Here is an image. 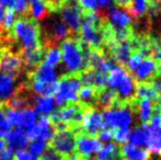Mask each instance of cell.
I'll return each mask as SVG.
<instances>
[{
    "label": "cell",
    "mask_w": 161,
    "mask_h": 160,
    "mask_svg": "<svg viewBox=\"0 0 161 160\" xmlns=\"http://www.w3.org/2000/svg\"><path fill=\"white\" fill-rule=\"evenodd\" d=\"M12 130V124L6 118L0 119V138H6Z\"/></svg>",
    "instance_id": "obj_31"
},
{
    "label": "cell",
    "mask_w": 161,
    "mask_h": 160,
    "mask_svg": "<svg viewBox=\"0 0 161 160\" xmlns=\"http://www.w3.org/2000/svg\"><path fill=\"white\" fill-rule=\"evenodd\" d=\"M133 74V78L136 82H150L156 77L161 76V68L151 56H147Z\"/></svg>",
    "instance_id": "obj_9"
},
{
    "label": "cell",
    "mask_w": 161,
    "mask_h": 160,
    "mask_svg": "<svg viewBox=\"0 0 161 160\" xmlns=\"http://www.w3.org/2000/svg\"><path fill=\"white\" fill-rule=\"evenodd\" d=\"M129 133H130V130L127 127L125 128H115L113 130V138L115 139L116 144H125L128 139Z\"/></svg>",
    "instance_id": "obj_28"
},
{
    "label": "cell",
    "mask_w": 161,
    "mask_h": 160,
    "mask_svg": "<svg viewBox=\"0 0 161 160\" xmlns=\"http://www.w3.org/2000/svg\"><path fill=\"white\" fill-rule=\"evenodd\" d=\"M29 81H36L43 83H56L57 82V74L54 68L47 66L46 64L42 63L33 73L26 75Z\"/></svg>",
    "instance_id": "obj_11"
},
{
    "label": "cell",
    "mask_w": 161,
    "mask_h": 160,
    "mask_svg": "<svg viewBox=\"0 0 161 160\" xmlns=\"http://www.w3.org/2000/svg\"><path fill=\"white\" fill-rule=\"evenodd\" d=\"M7 144L9 146V149L11 152H19L24 150L29 146V137L26 136L25 132L20 128H15L14 130H11V133L6 137Z\"/></svg>",
    "instance_id": "obj_15"
},
{
    "label": "cell",
    "mask_w": 161,
    "mask_h": 160,
    "mask_svg": "<svg viewBox=\"0 0 161 160\" xmlns=\"http://www.w3.org/2000/svg\"><path fill=\"white\" fill-rule=\"evenodd\" d=\"M111 0H97V7H101L102 9H106L108 7H110Z\"/></svg>",
    "instance_id": "obj_36"
},
{
    "label": "cell",
    "mask_w": 161,
    "mask_h": 160,
    "mask_svg": "<svg viewBox=\"0 0 161 160\" xmlns=\"http://www.w3.org/2000/svg\"><path fill=\"white\" fill-rule=\"evenodd\" d=\"M159 107H160V114H161V97L159 99Z\"/></svg>",
    "instance_id": "obj_43"
},
{
    "label": "cell",
    "mask_w": 161,
    "mask_h": 160,
    "mask_svg": "<svg viewBox=\"0 0 161 160\" xmlns=\"http://www.w3.org/2000/svg\"><path fill=\"white\" fill-rule=\"evenodd\" d=\"M3 14H4V9H3V7L0 4V24H1L2 19H3Z\"/></svg>",
    "instance_id": "obj_39"
},
{
    "label": "cell",
    "mask_w": 161,
    "mask_h": 160,
    "mask_svg": "<svg viewBox=\"0 0 161 160\" xmlns=\"http://www.w3.org/2000/svg\"><path fill=\"white\" fill-rule=\"evenodd\" d=\"M64 160H85V159L80 158V157H79V156H77V155H75V156L69 157V158H65Z\"/></svg>",
    "instance_id": "obj_40"
},
{
    "label": "cell",
    "mask_w": 161,
    "mask_h": 160,
    "mask_svg": "<svg viewBox=\"0 0 161 160\" xmlns=\"http://www.w3.org/2000/svg\"><path fill=\"white\" fill-rule=\"evenodd\" d=\"M74 1V0H60V2H62L63 4H66V3H69V2Z\"/></svg>",
    "instance_id": "obj_41"
},
{
    "label": "cell",
    "mask_w": 161,
    "mask_h": 160,
    "mask_svg": "<svg viewBox=\"0 0 161 160\" xmlns=\"http://www.w3.org/2000/svg\"><path fill=\"white\" fill-rule=\"evenodd\" d=\"M15 160H38V157L34 156L30 152L26 150H19L14 155Z\"/></svg>",
    "instance_id": "obj_32"
},
{
    "label": "cell",
    "mask_w": 161,
    "mask_h": 160,
    "mask_svg": "<svg viewBox=\"0 0 161 160\" xmlns=\"http://www.w3.org/2000/svg\"><path fill=\"white\" fill-rule=\"evenodd\" d=\"M101 141L96 136L78 133L76 137V155L85 160H96L97 152L102 149Z\"/></svg>",
    "instance_id": "obj_7"
},
{
    "label": "cell",
    "mask_w": 161,
    "mask_h": 160,
    "mask_svg": "<svg viewBox=\"0 0 161 160\" xmlns=\"http://www.w3.org/2000/svg\"><path fill=\"white\" fill-rule=\"evenodd\" d=\"M60 13V19L69 28L71 33L74 35H77L79 33V30L81 28V23H82V15L83 12L81 10L80 6L78 2H69L66 3L59 10Z\"/></svg>",
    "instance_id": "obj_8"
},
{
    "label": "cell",
    "mask_w": 161,
    "mask_h": 160,
    "mask_svg": "<svg viewBox=\"0 0 161 160\" xmlns=\"http://www.w3.org/2000/svg\"><path fill=\"white\" fill-rule=\"evenodd\" d=\"M97 136L101 141H108L113 138V130H105V128H101L97 133Z\"/></svg>",
    "instance_id": "obj_33"
},
{
    "label": "cell",
    "mask_w": 161,
    "mask_h": 160,
    "mask_svg": "<svg viewBox=\"0 0 161 160\" xmlns=\"http://www.w3.org/2000/svg\"><path fill=\"white\" fill-rule=\"evenodd\" d=\"M96 160H122L121 147L116 143H108L97 152Z\"/></svg>",
    "instance_id": "obj_21"
},
{
    "label": "cell",
    "mask_w": 161,
    "mask_h": 160,
    "mask_svg": "<svg viewBox=\"0 0 161 160\" xmlns=\"http://www.w3.org/2000/svg\"><path fill=\"white\" fill-rule=\"evenodd\" d=\"M0 73L17 79L22 77L24 69L19 51L12 47H0Z\"/></svg>",
    "instance_id": "obj_5"
},
{
    "label": "cell",
    "mask_w": 161,
    "mask_h": 160,
    "mask_svg": "<svg viewBox=\"0 0 161 160\" xmlns=\"http://www.w3.org/2000/svg\"><path fill=\"white\" fill-rule=\"evenodd\" d=\"M0 160H15V157L13 152H11L10 149H4L2 152H0Z\"/></svg>",
    "instance_id": "obj_35"
},
{
    "label": "cell",
    "mask_w": 161,
    "mask_h": 160,
    "mask_svg": "<svg viewBox=\"0 0 161 160\" xmlns=\"http://www.w3.org/2000/svg\"><path fill=\"white\" fill-rule=\"evenodd\" d=\"M7 148V141L3 138H0V152H2Z\"/></svg>",
    "instance_id": "obj_37"
},
{
    "label": "cell",
    "mask_w": 161,
    "mask_h": 160,
    "mask_svg": "<svg viewBox=\"0 0 161 160\" xmlns=\"http://www.w3.org/2000/svg\"><path fill=\"white\" fill-rule=\"evenodd\" d=\"M57 108L56 101L53 97H36L34 103V112L36 115L47 116L48 118L52 113H54Z\"/></svg>",
    "instance_id": "obj_16"
},
{
    "label": "cell",
    "mask_w": 161,
    "mask_h": 160,
    "mask_svg": "<svg viewBox=\"0 0 161 160\" xmlns=\"http://www.w3.org/2000/svg\"><path fill=\"white\" fill-rule=\"evenodd\" d=\"M15 21V13L13 12L12 9L9 8L8 10L4 11L3 14V19L1 21V28L6 31H11V28H12L13 23Z\"/></svg>",
    "instance_id": "obj_26"
},
{
    "label": "cell",
    "mask_w": 161,
    "mask_h": 160,
    "mask_svg": "<svg viewBox=\"0 0 161 160\" xmlns=\"http://www.w3.org/2000/svg\"><path fill=\"white\" fill-rule=\"evenodd\" d=\"M80 73H68L57 81L55 101L58 107L78 102V91L81 87Z\"/></svg>",
    "instance_id": "obj_3"
},
{
    "label": "cell",
    "mask_w": 161,
    "mask_h": 160,
    "mask_svg": "<svg viewBox=\"0 0 161 160\" xmlns=\"http://www.w3.org/2000/svg\"><path fill=\"white\" fill-rule=\"evenodd\" d=\"M13 0H0V4L2 7L3 6H7V7H10V4L12 3Z\"/></svg>",
    "instance_id": "obj_38"
},
{
    "label": "cell",
    "mask_w": 161,
    "mask_h": 160,
    "mask_svg": "<svg viewBox=\"0 0 161 160\" xmlns=\"http://www.w3.org/2000/svg\"><path fill=\"white\" fill-rule=\"evenodd\" d=\"M102 116L103 123L101 128L113 130L115 128H129L135 119V115L128 104L117 105L112 109L105 110Z\"/></svg>",
    "instance_id": "obj_4"
},
{
    "label": "cell",
    "mask_w": 161,
    "mask_h": 160,
    "mask_svg": "<svg viewBox=\"0 0 161 160\" xmlns=\"http://www.w3.org/2000/svg\"><path fill=\"white\" fill-rule=\"evenodd\" d=\"M147 147L150 152L161 156V127H153L149 124Z\"/></svg>",
    "instance_id": "obj_20"
},
{
    "label": "cell",
    "mask_w": 161,
    "mask_h": 160,
    "mask_svg": "<svg viewBox=\"0 0 161 160\" xmlns=\"http://www.w3.org/2000/svg\"><path fill=\"white\" fill-rule=\"evenodd\" d=\"M47 141H43V139L40 138H35L32 139L31 143L29 144V149H30V152L32 155L36 157H40L41 155L44 152V150L46 149L47 147Z\"/></svg>",
    "instance_id": "obj_25"
},
{
    "label": "cell",
    "mask_w": 161,
    "mask_h": 160,
    "mask_svg": "<svg viewBox=\"0 0 161 160\" xmlns=\"http://www.w3.org/2000/svg\"><path fill=\"white\" fill-rule=\"evenodd\" d=\"M49 14H51V12H49L48 8L46 7L44 1H34L29 4L28 12L25 15L29 18H32L37 22H42Z\"/></svg>",
    "instance_id": "obj_19"
},
{
    "label": "cell",
    "mask_w": 161,
    "mask_h": 160,
    "mask_svg": "<svg viewBox=\"0 0 161 160\" xmlns=\"http://www.w3.org/2000/svg\"><path fill=\"white\" fill-rule=\"evenodd\" d=\"M26 1H30V2H34V1H44V0H26Z\"/></svg>",
    "instance_id": "obj_42"
},
{
    "label": "cell",
    "mask_w": 161,
    "mask_h": 160,
    "mask_svg": "<svg viewBox=\"0 0 161 160\" xmlns=\"http://www.w3.org/2000/svg\"><path fill=\"white\" fill-rule=\"evenodd\" d=\"M78 4L80 6L82 12H92L97 11V0H77Z\"/></svg>",
    "instance_id": "obj_30"
},
{
    "label": "cell",
    "mask_w": 161,
    "mask_h": 160,
    "mask_svg": "<svg viewBox=\"0 0 161 160\" xmlns=\"http://www.w3.org/2000/svg\"><path fill=\"white\" fill-rule=\"evenodd\" d=\"M11 37L20 53L43 46L41 42V25L26 15L19 17L11 28Z\"/></svg>",
    "instance_id": "obj_1"
},
{
    "label": "cell",
    "mask_w": 161,
    "mask_h": 160,
    "mask_svg": "<svg viewBox=\"0 0 161 160\" xmlns=\"http://www.w3.org/2000/svg\"><path fill=\"white\" fill-rule=\"evenodd\" d=\"M100 89L93 86H81L78 91V102L83 107L96 108L97 92Z\"/></svg>",
    "instance_id": "obj_17"
},
{
    "label": "cell",
    "mask_w": 161,
    "mask_h": 160,
    "mask_svg": "<svg viewBox=\"0 0 161 160\" xmlns=\"http://www.w3.org/2000/svg\"><path fill=\"white\" fill-rule=\"evenodd\" d=\"M22 78V77H21ZM21 78H19L21 80ZM6 74H0V102H6L15 94L20 81Z\"/></svg>",
    "instance_id": "obj_12"
},
{
    "label": "cell",
    "mask_w": 161,
    "mask_h": 160,
    "mask_svg": "<svg viewBox=\"0 0 161 160\" xmlns=\"http://www.w3.org/2000/svg\"><path fill=\"white\" fill-rule=\"evenodd\" d=\"M102 123H103V116L100 110H97V108L87 107L83 114L80 133L90 136H97L102 127Z\"/></svg>",
    "instance_id": "obj_10"
},
{
    "label": "cell",
    "mask_w": 161,
    "mask_h": 160,
    "mask_svg": "<svg viewBox=\"0 0 161 160\" xmlns=\"http://www.w3.org/2000/svg\"><path fill=\"white\" fill-rule=\"evenodd\" d=\"M90 46L77 35L60 42L62 58L68 73H81L87 68V54Z\"/></svg>",
    "instance_id": "obj_2"
},
{
    "label": "cell",
    "mask_w": 161,
    "mask_h": 160,
    "mask_svg": "<svg viewBox=\"0 0 161 160\" xmlns=\"http://www.w3.org/2000/svg\"><path fill=\"white\" fill-rule=\"evenodd\" d=\"M9 8L12 9L15 14L18 13V14L21 17V15L26 14L29 4H28V2H26V0H13L12 3L10 4Z\"/></svg>",
    "instance_id": "obj_27"
},
{
    "label": "cell",
    "mask_w": 161,
    "mask_h": 160,
    "mask_svg": "<svg viewBox=\"0 0 161 160\" xmlns=\"http://www.w3.org/2000/svg\"><path fill=\"white\" fill-rule=\"evenodd\" d=\"M121 147L122 160H150V152L130 144H123Z\"/></svg>",
    "instance_id": "obj_14"
},
{
    "label": "cell",
    "mask_w": 161,
    "mask_h": 160,
    "mask_svg": "<svg viewBox=\"0 0 161 160\" xmlns=\"http://www.w3.org/2000/svg\"><path fill=\"white\" fill-rule=\"evenodd\" d=\"M115 7L119 9H123V10L127 11L129 13V10L131 8V4H133V0H114Z\"/></svg>",
    "instance_id": "obj_34"
},
{
    "label": "cell",
    "mask_w": 161,
    "mask_h": 160,
    "mask_svg": "<svg viewBox=\"0 0 161 160\" xmlns=\"http://www.w3.org/2000/svg\"><path fill=\"white\" fill-rule=\"evenodd\" d=\"M62 62V52L58 46H52L47 47L46 53H45L44 57V64H46L47 66L54 68L55 66H57L59 63Z\"/></svg>",
    "instance_id": "obj_23"
},
{
    "label": "cell",
    "mask_w": 161,
    "mask_h": 160,
    "mask_svg": "<svg viewBox=\"0 0 161 160\" xmlns=\"http://www.w3.org/2000/svg\"><path fill=\"white\" fill-rule=\"evenodd\" d=\"M160 2H161V0H160Z\"/></svg>",
    "instance_id": "obj_44"
},
{
    "label": "cell",
    "mask_w": 161,
    "mask_h": 160,
    "mask_svg": "<svg viewBox=\"0 0 161 160\" xmlns=\"http://www.w3.org/2000/svg\"><path fill=\"white\" fill-rule=\"evenodd\" d=\"M64 159H65L64 157L60 156V155L58 154L55 149H53L49 145H47L44 152L38 157V160H64Z\"/></svg>",
    "instance_id": "obj_29"
},
{
    "label": "cell",
    "mask_w": 161,
    "mask_h": 160,
    "mask_svg": "<svg viewBox=\"0 0 161 160\" xmlns=\"http://www.w3.org/2000/svg\"><path fill=\"white\" fill-rule=\"evenodd\" d=\"M147 10H148V0H133L129 14L135 20H138L147 14Z\"/></svg>",
    "instance_id": "obj_24"
},
{
    "label": "cell",
    "mask_w": 161,
    "mask_h": 160,
    "mask_svg": "<svg viewBox=\"0 0 161 160\" xmlns=\"http://www.w3.org/2000/svg\"><path fill=\"white\" fill-rule=\"evenodd\" d=\"M119 105V99H117L116 91L110 88L100 89L97 92V98L96 108L97 110H108Z\"/></svg>",
    "instance_id": "obj_13"
},
{
    "label": "cell",
    "mask_w": 161,
    "mask_h": 160,
    "mask_svg": "<svg viewBox=\"0 0 161 160\" xmlns=\"http://www.w3.org/2000/svg\"><path fill=\"white\" fill-rule=\"evenodd\" d=\"M76 137L77 132L71 128H63L55 132L53 139L48 143L64 158H69L76 155Z\"/></svg>",
    "instance_id": "obj_6"
},
{
    "label": "cell",
    "mask_w": 161,
    "mask_h": 160,
    "mask_svg": "<svg viewBox=\"0 0 161 160\" xmlns=\"http://www.w3.org/2000/svg\"><path fill=\"white\" fill-rule=\"evenodd\" d=\"M148 127L149 123L142 124L140 126L136 127L133 132L129 133L128 136V144L135 145L138 147H145L147 146V141H148Z\"/></svg>",
    "instance_id": "obj_18"
},
{
    "label": "cell",
    "mask_w": 161,
    "mask_h": 160,
    "mask_svg": "<svg viewBox=\"0 0 161 160\" xmlns=\"http://www.w3.org/2000/svg\"><path fill=\"white\" fill-rule=\"evenodd\" d=\"M136 98L159 101L160 96L153 90L149 82H136Z\"/></svg>",
    "instance_id": "obj_22"
}]
</instances>
